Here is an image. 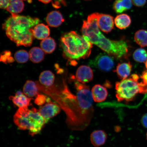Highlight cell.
I'll return each mask as SVG.
<instances>
[{
    "mask_svg": "<svg viewBox=\"0 0 147 147\" xmlns=\"http://www.w3.org/2000/svg\"><path fill=\"white\" fill-rule=\"evenodd\" d=\"M74 82L76 95L67 92L65 110L67 123L71 129L82 131L89 126L93 118V97L89 86L76 79Z\"/></svg>",
    "mask_w": 147,
    "mask_h": 147,
    "instance_id": "obj_1",
    "label": "cell"
},
{
    "mask_svg": "<svg viewBox=\"0 0 147 147\" xmlns=\"http://www.w3.org/2000/svg\"><path fill=\"white\" fill-rule=\"evenodd\" d=\"M98 14L94 13L90 15L87 20L84 21L81 30L82 36L113 57L117 59L126 58L129 51L128 43L124 40L115 41L105 36L97 24Z\"/></svg>",
    "mask_w": 147,
    "mask_h": 147,
    "instance_id": "obj_2",
    "label": "cell"
},
{
    "mask_svg": "<svg viewBox=\"0 0 147 147\" xmlns=\"http://www.w3.org/2000/svg\"><path fill=\"white\" fill-rule=\"evenodd\" d=\"M40 22L38 18L13 14L5 20L2 27L7 37L18 47H28L32 43L33 29Z\"/></svg>",
    "mask_w": 147,
    "mask_h": 147,
    "instance_id": "obj_3",
    "label": "cell"
},
{
    "mask_svg": "<svg viewBox=\"0 0 147 147\" xmlns=\"http://www.w3.org/2000/svg\"><path fill=\"white\" fill-rule=\"evenodd\" d=\"M92 45L83 36L73 31L64 34L60 39L63 56L73 65L76 64L77 60L90 56Z\"/></svg>",
    "mask_w": 147,
    "mask_h": 147,
    "instance_id": "obj_4",
    "label": "cell"
},
{
    "mask_svg": "<svg viewBox=\"0 0 147 147\" xmlns=\"http://www.w3.org/2000/svg\"><path fill=\"white\" fill-rule=\"evenodd\" d=\"M14 122L19 129L28 130L29 135L34 136L40 133L47 123L38 110L28 107L19 108L14 115Z\"/></svg>",
    "mask_w": 147,
    "mask_h": 147,
    "instance_id": "obj_5",
    "label": "cell"
},
{
    "mask_svg": "<svg viewBox=\"0 0 147 147\" xmlns=\"http://www.w3.org/2000/svg\"><path fill=\"white\" fill-rule=\"evenodd\" d=\"M115 89L117 101L130 102L134 100L138 93H140V82L131 76L116 83Z\"/></svg>",
    "mask_w": 147,
    "mask_h": 147,
    "instance_id": "obj_6",
    "label": "cell"
},
{
    "mask_svg": "<svg viewBox=\"0 0 147 147\" xmlns=\"http://www.w3.org/2000/svg\"><path fill=\"white\" fill-rule=\"evenodd\" d=\"M89 64L91 67L97 68L101 71H108L113 68L114 62L113 57L101 53L97 55L94 59L91 60Z\"/></svg>",
    "mask_w": 147,
    "mask_h": 147,
    "instance_id": "obj_7",
    "label": "cell"
},
{
    "mask_svg": "<svg viewBox=\"0 0 147 147\" xmlns=\"http://www.w3.org/2000/svg\"><path fill=\"white\" fill-rule=\"evenodd\" d=\"M60 111L59 106L51 102H47L45 105L41 106L38 110L40 114L47 123L49 119L58 115Z\"/></svg>",
    "mask_w": 147,
    "mask_h": 147,
    "instance_id": "obj_8",
    "label": "cell"
},
{
    "mask_svg": "<svg viewBox=\"0 0 147 147\" xmlns=\"http://www.w3.org/2000/svg\"><path fill=\"white\" fill-rule=\"evenodd\" d=\"M97 22L100 30L107 34L111 32L114 28V18L110 15L98 13Z\"/></svg>",
    "mask_w": 147,
    "mask_h": 147,
    "instance_id": "obj_9",
    "label": "cell"
},
{
    "mask_svg": "<svg viewBox=\"0 0 147 147\" xmlns=\"http://www.w3.org/2000/svg\"><path fill=\"white\" fill-rule=\"evenodd\" d=\"M93 74L92 70L89 67L82 65L77 69L76 79L78 82L83 84L92 80Z\"/></svg>",
    "mask_w": 147,
    "mask_h": 147,
    "instance_id": "obj_10",
    "label": "cell"
},
{
    "mask_svg": "<svg viewBox=\"0 0 147 147\" xmlns=\"http://www.w3.org/2000/svg\"><path fill=\"white\" fill-rule=\"evenodd\" d=\"M107 138L106 132L102 130H95L90 135L92 144L95 147L102 146L105 143Z\"/></svg>",
    "mask_w": 147,
    "mask_h": 147,
    "instance_id": "obj_11",
    "label": "cell"
},
{
    "mask_svg": "<svg viewBox=\"0 0 147 147\" xmlns=\"http://www.w3.org/2000/svg\"><path fill=\"white\" fill-rule=\"evenodd\" d=\"M46 20L48 24L52 27L59 26L64 21L63 16L57 11H54L49 13Z\"/></svg>",
    "mask_w": 147,
    "mask_h": 147,
    "instance_id": "obj_12",
    "label": "cell"
},
{
    "mask_svg": "<svg viewBox=\"0 0 147 147\" xmlns=\"http://www.w3.org/2000/svg\"><path fill=\"white\" fill-rule=\"evenodd\" d=\"M91 93L93 100L97 102L105 100L108 95V92L106 88L100 84L94 86L92 88Z\"/></svg>",
    "mask_w": 147,
    "mask_h": 147,
    "instance_id": "obj_13",
    "label": "cell"
},
{
    "mask_svg": "<svg viewBox=\"0 0 147 147\" xmlns=\"http://www.w3.org/2000/svg\"><path fill=\"white\" fill-rule=\"evenodd\" d=\"M9 98L14 105L19 108L28 107L32 100L20 91L18 92L14 96H10Z\"/></svg>",
    "mask_w": 147,
    "mask_h": 147,
    "instance_id": "obj_14",
    "label": "cell"
},
{
    "mask_svg": "<svg viewBox=\"0 0 147 147\" xmlns=\"http://www.w3.org/2000/svg\"><path fill=\"white\" fill-rule=\"evenodd\" d=\"M50 32L49 27L44 24H38L33 29L34 36L38 40H43L48 38Z\"/></svg>",
    "mask_w": 147,
    "mask_h": 147,
    "instance_id": "obj_15",
    "label": "cell"
},
{
    "mask_svg": "<svg viewBox=\"0 0 147 147\" xmlns=\"http://www.w3.org/2000/svg\"><path fill=\"white\" fill-rule=\"evenodd\" d=\"M132 69V65L130 62L119 63L117 65L115 72H116L119 79L124 80L129 76Z\"/></svg>",
    "mask_w": 147,
    "mask_h": 147,
    "instance_id": "obj_16",
    "label": "cell"
},
{
    "mask_svg": "<svg viewBox=\"0 0 147 147\" xmlns=\"http://www.w3.org/2000/svg\"><path fill=\"white\" fill-rule=\"evenodd\" d=\"M131 0H115L113 5V9L117 13H122L131 8Z\"/></svg>",
    "mask_w": 147,
    "mask_h": 147,
    "instance_id": "obj_17",
    "label": "cell"
},
{
    "mask_svg": "<svg viewBox=\"0 0 147 147\" xmlns=\"http://www.w3.org/2000/svg\"><path fill=\"white\" fill-rule=\"evenodd\" d=\"M130 16L126 14L119 15L115 19V23L117 28L122 30L127 28L131 23Z\"/></svg>",
    "mask_w": 147,
    "mask_h": 147,
    "instance_id": "obj_18",
    "label": "cell"
},
{
    "mask_svg": "<svg viewBox=\"0 0 147 147\" xmlns=\"http://www.w3.org/2000/svg\"><path fill=\"white\" fill-rule=\"evenodd\" d=\"M45 52L39 47L32 48L29 51V58L31 61L34 63H39L44 59Z\"/></svg>",
    "mask_w": 147,
    "mask_h": 147,
    "instance_id": "obj_19",
    "label": "cell"
},
{
    "mask_svg": "<svg viewBox=\"0 0 147 147\" xmlns=\"http://www.w3.org/2000/svg\"><path fill=\"white\" fill-rule=\"evenodd\" d=\"M24 94L29 97L36 96L38 94V89L35 83L31 80H28L24 85Z\"/></svg>",
    "mask_w": 147,
    "mask_h": 147,
    "instance_id": "obj_20",
    "label": "cell"
},
{
    "mask_svg": "<svg viewBox=\"0 0 147 147\" xmlns=\"http://www.w3.org/2000/svg\"><path fill=\"white\" fill-rule=\"evenodd\" d=\"M55 79V75L51 71H45L40 74L39 80L41 84L46 87H49L54 84Z\"/></svg>",
    "mask_w": 147,
    "mask_h": 147,
    "instance_id": "obj_21",
    "label": "cell"
},
{
    "mask_svg": "<svg viewBox=\"0 0 147 147\" xmlns=\"http://www.w3.org/2000/svg\"><path fill=\"white\" fill-rule=\"evenodd\" d=\"M24 4L22 0H11L7 10L11 15L18 14L23 11Z\"/></svg>",
    "mask_w": 147,
    "mask_h": 147,
    "instance_id": "obj_22",
    "label": "cell"
},
{
    "mask_svg": "<svg viewBox=\"0 0 147 147\" xmlns=\"http://www.w3.org/2000/svg\"><path fill=\"white\" fill-rule=\"evenodd\" d=\"M40 46L44 52L47 54H51L55 50L56 45L53 38L48 37L42 40L40 43Z\"/></svg>",
    "mask_w": 147,
    "mask_h": 147,
    "instance_id": "obj_23",
    "label": "cell"
},
{
    "mask_svg": "<svg viewBox=\"0 0 147 147\" xmlns=\"http://www.w3.org/2000/svg\"><path fill=\"white\" fill-rule=\"evenodd\" d=\"M134 39L141 47H147V31L143 29L137 31L134 36Z\"/></svg>",
    "mask_w": 147,
    "mask_h": 147,
    "instance_id": "obj_24",
    "label": "cell"
},
{
    "mask_svg": "<svg viewBox=\"0 0 147 147\" xmlns=\"http://www.w3.org/2000/svg\"><path fill=\"white\" fill-rule=\"evenodd\" d=\"M133 57L136 61L140 63H144L147 60V51L142 48L137 49L134 51Z\"/></svg>",
    "mask_w": 147,
    "mask_h": 147,
    "instance_id": "obj_25",
    "label": "cell"
},
{
    "mask_svg": "<svg viewBox=\"0 0 147 147\" xmlns=\"http://www.w3.org/2000/svg\"><path fill=\"white\" fill-rule=\"evenodd\" d=\"M29 58V53L24 50L18 51L14 54V58L18 63H23L28 61Z\"/></svg>",
    "mask_w": 147,
    "mask_h": 147,
    "instance_id": "obj_26",
    "label": "cell"
},
{
    "mask_svg": "<svg viewBox=\"0 0 147 147\" xmlns=\"http://www.w3.org/2000/svg\"><path fill=\"white\" fill-rule=\"evenodd\" d=\"M47 97L45 95L38 94L34 102L37 105L41 106L47 102Z\"/></svg>",
    "mask_w": 147,
    "mask_h": 147,
    "instance_id": "obj_27",
    "label": "cell"
},
{
    "mask_svg": "<svg viewBox=\"0 0 147 147\" xmlns=\"http://www.w3.org/2000/svg\"><path fill=\"white\" fill-rule=\"evenodd\" d=\"M11 53L10 51H5L3 53L2 55H1V61L3 62H5L7 61L8 62H11V61H13V59H13L12 57L11 58Z\"/></svg>",
    "mask_w": 147,
    "mask_h": 147,
    "instance_id": "obj_28",
    "label": "cell"
},
{
    "mask_svg": "<svg viewBox=\"0 0 147 147\" xmlns=\"http://www.w3.org/2000/svg\"><path fill=\"white\" fill-rule=\"evenodd\" d=\"M132 3L136 6L141 7L146 4V0H131Z\"/></svg>",
    "mask_w": 147,
    "mask_h": 147,
    "instance_id": "obj_29",
    "label": "cell"
},
{
    "mask_svg": "<svg viewBox=\"0 0 147 147\" xmlns=\"http://www.w3.org/2000/svg\"><path fill=\"white\" fill-rule=\"evenodd\" d=\"M61 4H62L64 6L66 5V3L64 0H55L54 2H53V6L54 8H58L61 7Z\"/></svg>",
    "mask_w": 147,
    "mask_h": 147,
    "instance_id": "obj_30",
    "label": "cell"
},
{
    "mask_svg": "<svg viewBox=\"0 0 147 147\" xmlns=\"http://www.w3.org/2000/svg\"><path fill=\"white\" fill-rule=\"evenodd\" d=\"M11 0H1L0 7L3 9H7L10 4Z\"/></svg>",
    "mask_w": 147,
    "mask_h": 147,
    "instance_id": "obj_31",
    "label": "cell"
},
{
    "mask_svg": "<svg viewBox=\"0 0 147 147\" xmlns=\"http://www.w3.org/2000/svg\"><path fill=\"white\" fill-rule=\"evenodd\" d=\"M141 123L144 128H147V113L143 115L141 118Z\"/></svg>",
    "mask_w": 147,
    "mask_h": 147,
    "instance_id": "obj_32",
    "label": "cell"
},
{
    "mask_svg": "<svg viewBox=\"0 0 147 147\" xmlns=\"http://www.w3.org/2000/svg\"><path fill=\"white\" fill-rule=\"evenodd\" d=\"M140 78L142 79L143 82L147 84V69L143 71L140 76Z\"/></svg>",
    "mask_w": 147,
    "mask_h": 147,
    "instance_id": "obj_33",
    "label": "cell"
},
{
    "mask_svg": "<svg viewBox=\"0 0 147 147\" xmlns=\"http://www.w3.org/2000/svg\"><path fill=\"white\" fill-rule=\"evenodd\" d=\"M52 1V0H38V1L41 2L42 3H45V4H47V3H50Z\"/></svg>",
    "mask_w": 147,
    "mask_h": 147,
    "instance_id": "obj_34",
    "label": "cell"
},
{
    "mask_svg": "<svg viewBox=\"0 0 147 147\" xmlns=\"http://www.w3.org/2000/svg\"><path fill=\"white\" fill-rule=\"evenodd\" d=\"M145 65H146V67L147 69V60L145 62Z\"/></svg>",
    "mask_w": 147,
    "mask_h": 147,
    "instance_id": "obj_35",
    "label": "cell"
},
{
    "mask_svg": "<svg viewBox=\"0 0 147 147\" xmlns=\"http://www.w3.org/2000/svg\"><path fill=\"white\" fill-rule=\"evenodd\" d=\"M146 139L147 140V133H146Z\"/></svg>",
    "mask_w": 147,
    "mask_h": 147,
    "instance_id": "obj_36",
    "label": "cell"
},
{
    "mask_svg": "<svg viewBox=\"0 0 147 147\" xmlns=\"http://www.w3.org/2000/svg\"><path fill=\"white\" fill-rule=\"evenodd\" d=\"M85 1H91V0H85Z\"/></svg>",
    "mask_w": 147,
    "mask_h": 147,
    "instance_id": "obj_37",
    "label": "cell"
},
{
    "mask_svg": "<svg viewBox=\"0 0 147 147\" xmlns=\"http://www.w3.org/2000/svg\"><path fill=\"white\" fill-rule=\"evenodd\" d=\"M25 1H26V0H25Z\"/></svg>",
    "mask_w": 147,
    "mask_h": 147,
    "instance_id": "obj_38",
    "label": "cell"
}]
</instances>
